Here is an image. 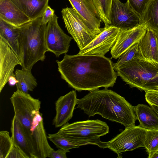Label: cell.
Instances as JSON below:
<instances>
[{"mask_svg": "<svg viewBox=\"0 0 158 158\" xmlns=\"http://www.w3.org/2000/svg\"><path fill=\"white\" fill-rule=\"evenodd\" d=\"M64 54L62 60L56 62L61 78L70 87L79 92L91 91L114 85L117 75L110 59L102 56Z\"/></svg>", "mask_w": 158, "mask_h": 158, "instance_id": "1", "label": "cell"}, {"mask_svg": "<svg viewBox=\"0 0 158 158\" xmlns=\"http://www.w3.org/2000/svg\"><path fill=\"white\" fill-rule=\"evenodd\" d=\"M77 108L89 117L96 114L127 127L135 125L137 119L135 106L125 98L107 88L98 89L77 99Z\"/></svg>", "mask_w": 158, "mask_h": 158, "instance_id": "2", "label": "cell"}, {"mask_svg": "<svg viewBox=\"0 0 158 158\" xmlns=\"http://www.w3.org/2000/svg\"><path fill=\"white\" fill-rule=\"evenodd\" d=\"M47 24L42 21V16L20 27L22 37V69L31 70L39 61H44L48 52L45 41Z\"/></svg>", "mask_w": 158, "mask_h": 158, "instance_id": "3", "label": "cell"}, {"mask_svg": "<svg viewBox=\"0 0 158 158\" xmlns=\"http://www.w3.org/2000/svg\"><path fill=\"white\" fill-rule=\"evenodd\" d=\"M117 75L131 87L145 92L158 87V63L138 56L115 70Z\"/></svg>", "mask_w": 158, "mask_h": 158, "instance_id": "4", "label": "cell"}, {"mask_svg": "<svg viewBox=\"0 0 158 158\" xmlns=\"http://www.w3.org/2000/svg\"><path fill=\"white\" fill-rule=\"evenodd\" d=\"M109 132L106 123L99 119L67 123L57 132L79 147L92 144L103 148H107V143L100 138Z\"/></svg>", "mask_w": 158, "mask_h": 158, "instance_id": "5", "label": "cell"}, {"mask_svg": "<svg viewBox=\"0 0 158 158\" xmlns=\"http://www.w3.org/2000/svg\"><path fill=\"white\" fill-rule=\"evenodd\" d=\"M14 116L23 127L29 129L36 113L41 107V102L28 93L17 90L10 98Z\"/></svg>", "mask_w": 158, "mask_h": 158, "instance_id": "6", "label": "cell"}, {"mask_svg": "<svg viewBox=\"0 0 158 158\" xmlns=\"http://www.w3.org/2000/svg\"><path fill=\"white\" fill-rule=\"evenodd\" d=\"M147 130L135 125L124 130L110 141L106 142L107 148L122 156L121 153L144 147Z\"/></svg>", "mask_w": 158, "mask_h": 158, "instance_id": "7", "label": "cell"}, {"mask_svg": "<svg viewBox=\"0 0 158 158\" xmlns=\"http://www.w3.org/2000/svg\"><path fill=\"white\" fill-rule=\"evenodd\" d=\"M61 13L65 27L77 43L80 50L86 46L97 36L91 32L73 7L63 8Z\"/></svg>", "mask_w": 158, "mask_h": 158, "instance_id": "8", "label": "cell"}, {"mask_svg": "<svg viewBox=\"0 0 158 158\" xmlns=\"http://www.w3.org/2000/svg\"><path fill=\"white\" fill-rule=\"evenodd\" d=\"M35 158L48 157L53 149L49 144L44 126L42 114L38 111L34 117L30 128H24Z\"/></svg>", "mask_w": 158, "mask_h": 158, "instance_id": "9", "label": "cell"}, {"mask_svg": "<svg viewBox=\"0 0 158 158\" xmlns=\"http://www.w3.org/2000/svg\"><path fill=\"white\" fill-rule=\"evenodd\" d=\"M58 17L54 14L47 24L45 32V41L48 52L53 53L56 57L67 53L73 39L66 34L58 23Z\"/></svg>", "mask_w": 158, "mask_h": 158, "instance_id": "10", "label": "cell"}, {"mask_svg": "<svg viewBox=\"0 0 158 158\" xmlns=\"http://www.w3.org/2000/svg\"><path fill=\"white\" fill-rule=\"evenodd\" d=\"M120 30L112 26L105 27L92 41L80 50L77 54L105 56L115 44Z\"/></svg>", "mask_w": 158, "mask_h": 158, "instance_id": "11", "label": "cell"}, {"mask_svg": "<svg viewBox=\"0 0 158 158\" xmlns=\"http://www.w3.org/2000/svg\"><path fill=\"white\" fill-rule=\"evenodd\" d=\"M110 26L121 30L134 28L140 23L139 16L128 2L123 3L119 0H113L110 15Z\"/></svg>", "mask_w": 158, "mask_h": 158, "instance_id": "12", "label": "cell"}, {"mask_svg": "<svg viewBox=\"0 0 158 158\" xmlns=\"http://www.w3.org/2000/svg\"><path fill=\"white\" fill-rule=\"evenodd\" d=\"M91 31L98 35L103 31L102 21L93 0H68Z\"/></svg>", "mask_w": 158, "mask_h": 158, "instance_id": "13", "label": "cell"}, {"mask_svg": "<svg viewBox=\"0 0 158 158\" xmlns=\"http://www.w3.org/2000/svg\"><path fill=\"white\" fill-rule=\"evenodd\" d=\"M148 28L147 24L144 23L129 30L120 29L117 39L111 49V58H118L129 48L137 43Z\"/></svg>", "mask_w": 158, "mask_h": 158, "instance_id": "14", "label": "cell"}, {"mask_svg": "<svg viewBox=\"0 0 158 158\" xmlns=\"http://www.w3.org/2000/svg\"><path fill=\"white\" fill-rule=\"evenodd\" d=\"M21 62L8 45L0 39V93L8 81L10 77L15 76L14 69Z\"/></svg>", "mask_w": 158, "mask_h": 158, "instance_id": "15", "label": "cell"}, {"mask_svg": "<svg viewBox=\"0 0 158 158\" xmlns=\"http://www.w3.org/2000/svg\"><path fill=\"white\" fill-rule=\"evenodd\" d=\"M77 99L76 91L73 90L56 101V114L52 123L55 127H61L72 118Z\"/></svg>", "mask_w": 158, "mask_h": 158, "instance_id": "16", "label": "cell"}, {"mask_svg": "<svg viewBox=\"0 0 158 158\" xmlns=\"http://www.w3.org/2000/svg\"><path fill=\"white\" fill-rule=\"evenodd\" d=\"M139 56L158 63V32L148 28L137 42Z\"/></svg>", "mask_w": 158, "mask_h": 158, "instance_id": "17", "label": "cell"}, {"mask_svg": "<svg viewBox=\"0 0 158 158\" xmlns=\"http://www.w3.org/2000/svg\"><path fill=\"white\" fill-rule=\"evenodd\" d=\"M0 39L8 45L21 62L22 51L20 27L14 26L0 19Z\"/></svg>", "mask_w": 158, "mask_h": 158, "instance_id": "18", "label": "cell"}, {"mask_svg": "<svg viewBox=\"0 0 158 158\" xmlns=\"http://www.w3.org/2000/svg\"><path fill=\"white\" fill-rule=\"evenodd\" d=\"M0 19L18 27L31 20L11 0H0Z\"/></svg>", "mask_w": 158, "mask_h": 158, "instance_id": "19", "label": "cell"}, {"mask_svg": "<svg viewBox=\"0 0 158 158\" xmlns=\"http://www.w3.org/2000/svg\"><path fill=\"white\" fill-rule=\"evenodd\" d=\"M10 131L13 144L20 149L27 158H35L24 127L14 117L11 121Z\"/></svg>", "mask_w": 158, "mask_h": 158, "instance_id": "20", "label": "cell"}, {"mask_svg": "<svg viewBox=\"0 0 158 158\" xmlns=\"http://www.w3.org/2000/svg\"><path fill=\"white\" fill-rule=\"evenodd\" d=\"M135 110L139 127L146 130L158 129V114L153 107L139 104Z\"/></svg>", "mask_w": 158, "mask_h": 158, "instance_id": "21", "label": "cell"}, {"mask_svg": "<svg viewBox=\"0 0 158 158\" xmlns=\"http://www.w3.org/2000/svg\"><path fill=\"white\" fill-rule=\"evenodd\" d=\"M31 20L42 16L49 0H11Z\"/></svg>", "mask_w": 158, "mask_h": 158, "instance_id": "22", "label": "cell"}, {"mask_svg": "<svg viewBox=\"0 0 158 158\" xmlns=\"http://www.w3.org/2000/svg\"><path fill=\"white\" fill-rule=\"evenodd\" d=\"M15 74L17 80L16 84L17 90L28 93L37 87L36 80L32 75L31 70L17 69Z\"/></svg>", "mask_w": 158, "mask_h": 158, "instance_id": "23", "label": "cell"}, {"mask_svg": "<svg viewBox=\"0 0 158 158\" xmlns=\"http://www.w3.org/2000/svg\"><path fill=\"white\" fill-rule=\"evenodd\" d=\"M144 23L148 28L158 32V0H152L148 4L139 24Z\"/></svg>", "mask_w": 158, "mask_h": 158, "instance_id": "24", "label": "cell"}, {"mask_svg": "<svg viewBox=\"0 0 158 158\" xmlns=\"http://www.w3.org/2000/svg\"><path fill=\"white\" fill-rule=\"evenodd\" d=\"M101 19L106 27L110 25V15L113 0H93Z\"/></svg>", "mask_w": 158, "mask_h": 158, "instance_id": "25", "label": "cell"}, {"mask_svg": "<svg viewBox=\"0 0 158 158\" xmlns=\"http://www.w3.org/2000/svg\"><path fill=\"white\" fill-rule=\"evenodd\" d=\"M144 147L148 153V158H152L158 150V129L147 130Z\"/></svg>", "mask_w": 158, "mask_h": 158, "instance_id": "26", "label": "cell"}, {"mask_svg": "<svg viewBox=\"0 0 158 158\" xmlns=\"http://www.w3.org/2000/svg\"><path fill=\"white\" fill-rule=\"evenodd\" d=\"M48 139L52 142L58 148H61L69 152V150L79 147L78 145L57 132L48 134Z\"/></svg>", "mask_w": 158, "mask_h": 158, "instance_id": "27", "label": "cell"}, {"mask_svg": "<svg viewBox=\"0 0 158 158\" xmlns=\"http://www.w3.org/2000/svg\"><path fill=\"white\" fill-rule=\"evenodd\" d=\"M138 56L139 55L137 43L129 48L118 58L117 61L113 64V68L114 70Z\"/></svg>", "mask_w": 158, "mask_h": 158, "instance_id": "28", "label": "cell"}, {"mask_svg": "<svg viewBox=\"0 0 158 158\" xmlns=\"http://www.w3.org/2000/svg\"><path fill=\"white\" fill-rule=\"evenodd\" d=\"M13 145L9 132L6 131H0V158H6Z\"/></svg>", "mask_w": 158, "mask_h": 158, "instance_id": "29", "label": "cell"}, {"mask_svg": "<svg viewBox=\"0 0 158 158\" xmlns=\"http://www.w3.org/2000/svg\"><path fill=\"white\" fill-rule=\"evenodd\" d=\"M152 0H127L131 8L139 16L140 21L148 4Z\"/></svg>", "mask_w": 158, "mask_h": 158, "instance_id": "30", "label": "cell"}, {"mask_svg": "<svg viewBox=\"0 0 158 158\" xmlns=\"http://www.w3.org/2000/svg\"><path fill=\"white\" fill-rule=\"evenodd\" d=\"M145 99L146 102L151 106H158V90L146 92Z\"/></svg>", "mask_w": 158, "mask_h": 158, "instance_id": "31", "label": "cell"}, {"mask_svg": "<svg viewBox=\"0 0 158 158\" xmlns=\"http://www.w3.org/2000/svg\"><path fill=\"white\" fill-rule=\"evenodd\" d=\"M6 158H27L26 156L17 146H13Z\"/></svg>", "mask_w": 158, "mask_h": 158, "instance_id": "32", "label": "cell"}, {"mask_svg": "<svg viewBox=\"0 0 158 158\" xmlns=\"http://www.w3.org/2000/svg\"><path fill=\"white\" fill-rule=\"evenodd\" d=\"M54 10L48 6L42 16V21L44 24H47L54 16Z\"/></svg>", "mask_w": 158, "mask_h": 158, "instance_id": "33", "label": "cell"}, {"mask_svg": "<svg viewBox=\"0 0 158 158\" xmlns=\"http://www.w3.org/2000/svg\"><path fill=\"white\" fill-rule=\"evenodd\" d=\"M68 151L61 148H58L57 150L54 149L50 153L48 157L51 158H67L66 153Z\"/></svg>", "mask_w": 158, "mask_h": 158, "instance_id": "34", "label": "cell"}, {"mask_svg": "<svg viewBox=\"0 0 158 158\" xmlns=\"http://www.w3.org/2000/svg\"><path fill=\"white\" fill-rule=\"evenodd\" d=\"M9 84L10 86H14L16 84L17 82V80L16 79L15 76H12L10 77L9 80Z\"/></svg>", "mask_w": 158, "mask_h": 158, "instance_id": "35", "label": "cell"}, {"mask_svg": "<svg viewBox=\"0 0 158 158\" xmlns=\"http://www.w3.org/2000/svg\"><path fill=\"white\" fill-rule=\"evenodd\" d=\"M158 158V150L153 154L152 158Z\"/></svg>", "mask_w": 158, "mask_h": 158, "instance_id": "36", "label": "cell"}, {"mask_svg": "<svg viewBox=\"0 0 158 158\" xmlns=\"http://www.w3.org/2000/svg\"><path fill=\"white\" fill-rule=\"evenodd\" d=\"M157 90H158V89H157Z\"/></svg>", "mask_w": 158, "mask_h": 158, "instance_id": "37", "label": "cell"}]
</instances>
